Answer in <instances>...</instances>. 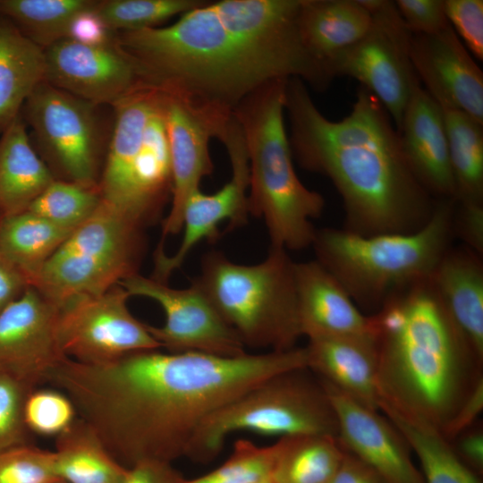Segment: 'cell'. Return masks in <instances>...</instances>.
I'll return each mask as SVG.
<instances>
[{
  "instance_id": "cell-32",
  "label": "cell",
  "mask_w": 483,
  "mask_h": 483,
  "mask_svg": "<svg viewBox=\"0 0 483 483\" xmlns=\"http://www.w3.org/2000/svg\"><path fill=\"white\" fill-rule=\"evenodd\" d=\"M442 110L454 200L462 205H483V123L460 110Z\"/></svg>"
},
{
  "instance_id": "cell-34",
  "label": "cell",
  "mask_w": 483,
  "mask_h": 483,
  "mask_svg": "<svg viewBox=\"0 0 483 483\" xmlns=\"http://www.w3.org/2000/svg\"><path fill=\"white\" fill-rule=\"evenodd\" d=\"M101 201L98 187L55 179L27 211L74 230L97 210Z\"/></svg>"
},
{
  "instance_id": "cell-21",
  "label": "cell",
  "mask_w": 483,
  "mask_h": 483,
  "mask_svg": "<svg viewBox=\"0 0 483 483\" xmlns=\"http://www.w3.org/2000/svg\"><path fill=\"white\" fill-rule=\"evenodd\" d=\"M294 280L301 335H374L371 315L318 260L294 262Z\"/></svg>"
},
{
  "instance_id": "cell-37",
  "label": "cell",
  "mask_w": 483,
  "mask_h": 483,
  "mask_svg": "<svg viewBox=\"0 0 483 483\" xmlns=\"http://www.w3.org/2000/svg\"><path fill=\"white\" fill-rule=\"evenodd\" d=\"M78 419L75 406L64 392L53 388L33 389L25 401L28 430L43 436H57Z\"/></svg>"
},
{
  "instance_id": "cell-1",
  "label": "cell",
  "mask_w": 483,
  "mask_h": 483,
  "mask_svg": "<svg viewBox=\"0 0 483 483\" xmlns=\"http://www.w3.org/2000/svg\"><path fill=\"white\" fill-rule=\"evenodd\" d=\"M307 367L305 347L238 357L153 349L98 364L66 358L46 384L69 396L78 417L129 469L185 456L216 409L276 373Z\"/></svg>"
},
{
  "instance_id": "cell-51",
  "label": "cell",
  "mask_w": 483,
  "mask_h": 483,
  "mask_svg": "<svg viewBox=\"0 0 483 483\" xmlns=\"http://www.w3.org/2000/svg\"><path fill=\"white\" fill-rule=\"evenodd\" d=\"M0 217H1V216H0Z\"/></svg>"
},
{
  "instance_id": "cell-29",
  "label": "cell",
  "mask_w": 483,
  "mask_h": 483,
  "mask_svg": "<svg viewBox=\"0 0 483 483\" xmlns=\"http://www.w3.org/2000/svg\"><path fill=\"white\" fill-rule=\"evenodd\" d=\"M53 452L57 475L67 483H123L128 473L79 417L55 437Z\"/></svg>"
},
{
  "instance_id": "cell-45",
  "label": "cell",
  "mask_w": 483,
  "mask_h": 483,
  "mask_svg": "<svg viewBox=\"0 0 483 483\" xmlns=\"http://www.w3.org/2000/svg\"><path fill=\"white\" fill-rule=\"evenodd\" d=\"M183 480L170 462L143 461L129 468L123 483H182Z\"/></svg>"
},
{
  "instance_id": "cell-35",
  "label": "cell",
  "mask_w": 483,
  "mask_h": 483,
  "mask_svg": "<svg viewBox=\"0 0 483 483\" xmlns=\"http://www.w3.org/2000/svg\"><path fill=\"white\" fill-rule=\"evenodd\" d=\"M202 0H106L97 1V11L113 32L158 27L178 14L201 4Z\"/></svg>"
},
{
  "instance_id": "cell-27",
  "label": "cell",
  "mask_w": 483,
  "mask_h": 483,
  "mask_svg": "<svg viewBox=\"0 0 483 483\" xmlns=\"http://www.w3.org/2000/svg\"><path fill=\"white\" fill-rule=\"evenodd\" d=\"M45 79V49L0 15V133Z\"/></svg>"
},
{
  "instance_id": "cell-13",
  "label": "cell",
  "mask_w": 483,
  "mask_h": 483,
  "mask_svg": "<svg viewBox=\"0 0 483 483\" xmlns=\"http://www.w3.org/2000/svg\"><path fill=\"white\" fill-rule=\"evenodd\" d=\"M129 293L119 284L106 292L75 299L60 309L58 339L64 355L98 364L160 344L129 310Z\"/></svg>"
},
{
  "instance_id": "cell-33",
  "label": "cell",
  "mask_w": 483,
  "mask_h": 483,
  "mask_svg": "<svg viewBox=\"0 0 483 483\" xmlns=\"http://www.w3.org/2000/svg\"><path fill=\"white\" fill-rule=\"evenodd\" d=\"M92 0H0V15L27 38L47 49L64 38L73 16L95 4Z\"/></svg>"
},
{
  "instance_id": "cell-12",
  "label": "cell",
  "mask_w": 483,
  "mask_h": 483,
  "mask_svg": "<svg viewBox=\"0 0 483 483\" xmlns=\"http://www.w3.org/2000/svg\"><path fill=\"white\" fill-rule=\"evenodd\" d=\"M97 106L40 83L23 107L34 135L68 182L98 187Z\"/></svg>"
},
{
  "instance_id": "cell-7",
  "label": "cell",
  "mask_w": 483,
  "mask_h": 483,
  "mask_svg": "<svg viewBox=\"0 0 483 483\" xmlns=\"http://www.w3.org/2000/svg\"><path fill=\"white\" fill-rule=\"evenodd\" d=\"M244 346L283 352L302 336L298 316L294 261L283 248L271 247L255 265L230 260L220 251L206 253L193 280Z\"/></svg>"
},
{
  "instance_id": "cell-9",
  "label": "cell",
  "mask_w": 483,
  "mask_h": 483,
  "mask_svg": "<svg viewBox=\"0 0 483 483\" xmlns=\"http://www.w3.org/2000/svg\"><path fill=\"white\" fill-rule=\"evenodd\" d=\"M142 228L102 200L46 262L32 287L59 309L106 292L138 273Z\"/></svg>"
},
{
  "instance_id": "cell-8",
  "label": "cell",
  "mask_w": 483,
  "mask_h": 483,
  "mask_svg": "<svg viewBox=\"0 0 483 483\" xmlns=\"http://www.w3.org/2000/svg\"><path fill=\"white\" fill-rule=\"evenodd\" d=\"M243 430L280 437H338V422L320 378L309 368L292 369L262 380L209 414L195 431L185 457L209 462L230 434Z\"/></svg>"
},
{
  "instance_id": "cell-2",
  "label": "cell",
  "mask_w": 483,
  "mask_h": 483,
  "mask_svg": "<svg viewBox=\"0 0 483 483\" xmlns=\"http://www.w3.org/2000/svg\"><path fill=\"white\" fill-rule=\"evenodd\" d=\"M301 0H219L165 27L121 31L116 43L148 83L176 87L233 108L275 80L299 78L318 90L332 81L303 46Z\"/></svg>"
},
{
  "instance_id": "cell-40",
  "label": "cell",
  "mask_w": 483,
  "mask_h": 483,
  "mask_svg": "<svg viewBox=\"0 0 483 483\" xmlns=\"http://www.w3.org/2000/svg\"><path fill=\"white\" fill-rule=\"evenodd\" d=\"M447 20L467 50L483 60V1L444 0Z\"/></svg>"
},
{
  "instance_id": "cell-11",
  "label": "cell",
  "mask_w": 483,
  "mask_h": 483,
  "mask_svg": "<svg viewBox=\"0 0 483 483\" xmlns=\"http://www.w3.org/2000/svg\"><path fill=\"white\" fill-rule=\"evenodd\" d=\"M159 89L172 166V205L163 221L158 245L163 247L165 237L182 231L188 198L199 189L201 179L214 171L209 141L222 136L233 109L176 87Z\"/></svg>"
},
{
  "instance_id": "cell-30",
  "label": "cell",
  "mask_w": 483,
  "mask_h": 483,
  "mask_svg": "<svg viewBox=\"0 0 483 483\" xmlns=\"http://www.w3.org/2000/svg\"><path fill=\"white\" fill-rule=\"evenodd\" d=\"M29 211L0 217V255L30 286L46 262L72 233Z\"/></svg>"
},
{
  "instance_id": "cell-23",
  "label": "cell",
  "mask_w": 483,
  "mask_h": 483,
  "mask_svg": "<svg viewBox=\"0 0 483 483\" xmlns=\"http://www.w3.org/2000/svg\"><path fill=\"white\" fill-rule=\"evenodd\" d=\"M308 368L360 404L378 410L380 389L374 335L309 338Z\"/></svg>"
},
{
  "instance_id": "cell-16",
  "label": "cell",
  "mask_w": 483,
  "mask_h": 483,
  "mask_svg": "<svg viewBox=\"0 0 483 483\" xmlns=\"http://www.w3.org/2000/svg\"><path fill=\"white\" fill-rule=\"evenodd\" d=\"M60 309L29 287L0 312V369L33 388L66 358L58 339Z\"/></svg>"
},
{
  "instance_id": "cell-5",
  "label": "cell",
  "mask_w": 483,
  "mask_h": 483,
  "mask_svg": "<svg viewBox=\"0 0 483 483\" xmlns=\"http://www.w3.org/2000/svg\"><path fill=\"white\" fill-rule=\"evenodd\" d=\"M287 80L259 87L233 114L249 160L248 213L264 220L271 247L301 250L312 245L317 229L311 220L323 213L325 199L303 185L293 167L284 123Z\"/></svg>"
},
{
  "instance_id": "cell-14",
  "label": "cell",
  "mask_w": 483,
  "mask_h": 483,
  "mask_svg": "<svg viewBox=\"0 0 483 483\" xmlns=\"http://www.w3.org/2000/svg\"><path fill=\"white\" fill-rule=\"evenodd\" d=\"M118 284L130 296L149 298L160 305L165 315L164 325L147 327L169 352H196L223 357L247 353L237 334L193 282L188 288L175 289L136 273Z\"/></svg>"
},
{
  "instance_id": "cell-19",
  "label": "cell",
  "mask_w": 483,
  "mask_h": 483,
  "mask_svg": "<svg viewBox=\"0 0 483 483\" xmlns=\"http://www.w3.org/2000/svg\"><path fill=\"white\" fill-rule=\"evenodd\" d=\"M232 178L213 194H205L200 189L188 198L183 210V235L178 250L172 256L156 250L154 271L151 278L166 283L174 271L185 261L189 253L203 239L218 234V225L229 220V227L242 226L247 220V190L250 183L248 157L244 152L229 156Z\"/></svg>"
},
{
  "instance_id": "cell-20",
  "label": "cell",
  "mask_w": 483,
  "mask_h": 483,
  "mask_svg": "<svg viewBox=\"0 0 483 483\" xmlns=\"http://www.w3.org/2000/svg\"><path fill=\"white\" fill-rule=\"evenodd\" d=\"M397 132L408 165L421 186L435 199H454L443 110L421 85L413 91Z\"/></svg>"
},
{
  "instance_id": "cell-38",
  "label": "cell",
  "mask_w": 483,
  "mask_h": 483,
  "mask_svg": "<svg viewBox=\"0 0 483 483\" xmlns=\"http://www.w3.org/2000/svg\"><path fill=\"white\" fill-rule=\"evenodd\" d=\"M60 480L53 451L27 444L0 452V483H55Z\"/></svg>"
},
{
  "instance_id": "cell-49",
  "label": "cell",
  "mask_w": 483,
  "mask_h": 483,
  "mask_svg": "<svg viewBox=\"0 0 483 483\" xmlns=\"http://www.w3.org/2000/svg\"><path fill=\"white\" fill-rule=\"evenodd\" d=\"M254 483H275V482L273 480L272 477H270V478L261 479V480L254 482Z\"/></svg>"
},
{
  "instance_id": "cell-31",
  "label": "cell",
  "mask_w": 483,
  "mask_h": 483,
  "mask_svg": "<svg viewBox=\"0 0 483 483\" xmlns=\"http://www.w3.org/2000/svg\"><path fill=\"white\" fill-rule=\"evenodd\" d=\"M275 447V483H330L345 453L338 437L326 435L282 436Z\"/></svg>"
},
{
  "instance_id": "cell-15",
  "label": "cell",
  "mask_w": 483,
  "mask_h": 483,
  "mask_svg": "<svg viewBox=\"0 0 483 483\" xmlns=\"http://www.w3.org/2000/svg\"><path fill=\"white\" fill-rule=\"evenodd\" d=\"M45 56L46 82L95 106H114L150 85L115 39L86 46L64 38L45 49Z\"/></svg>"
},
{
  "instance_id": "cell-18",
  "label": "cell",
  "mask_w": 483,
  "mask_h": 483,
  "mask_svg": "<svg viewBox=\"0 0 483 483\" xmlns=\"http://www.w3.org/2000/svg\"><path fill=\"white\" fill-rule=\"evenodd\" d=\"M320 380L337 417L338 440L346 451L387 483H424L411 460L410 446L387 418Z\"/></svg>"
},
{
  "instance_id": "cell-44",
  "label": "cell",
  "mask_w": 483,
  "mask_h": 483,
  "mask_svg": "<svg viewBox=\"0 0 483 483\" xmlns=\"http://www.w3.org/2000/svg\"><path fill=\"white\" fill-rule=\"evenodd\" d=\"M458 457L479 476L483 472V429L479 422L450 441Z\"/></svg>"
},
{
  "instance_id": "cell-36",
  "label": "cell",
  "mask_w": 483,
  "mask_h": 483,
  "mask_svg": "<svg viewBox=\"0 0 483 483\" xmlns=\"http://www.w3.org/2000/svg\"><path fill=\"white\" fill-rule=\"evenodd\" d=\"M275 444L258 446L240 438L229 458L212 471L182 483H254L271 477L275 460Z\"/></svg>"
},
{
  "instance_id": "cell-6",
  "label": "cell",
  "mask_w": 483,
  "mask_h": 483,
  "mask_svg": "<svg viewBox=\"0 0 483 483\" xmlns=\"http://www.w3.org/2000/svg\"><path fill=\"white\" fill-rule=\"evenodd\" d=\"M454 199H436L428 220L405 233L364 236L345 229L316 231L317 259L354 302L378 309L390 297L428 279L451 247Z\"/></svg>"
},
{
  "instance_id": "cell-3",
  "label": "cell",
  "mask_w": 483,
  "mask_h": 483,
  "mask_svg": "<svg viewBox=\"0 0 483 483\" xmlns=\"http://www.w3.org/2000/svg\"><path fill=\"white\" fill-rule=\"evenodd\" d=\"M284 110L292 153L304 169L331 180L343 199L345 230L405 233L428 220L436 199L413 175L392 119L372 93L360 86L350 114L334 122L293 77L286 82Z\"/></svg>"
},
{
  "instance_id": "cell-50",
  "label": "cell",
  "mask_w": 483,
  "mask_h": 483,
  "mask_svg": "<svg viewBox=\"0 0 483 483\" xmlns=\"http://www.w3.org/2000/svg\"><path fill=\"white\" fill-rule=\"evenodd\" d=\"M55 483H67V482H64V481H63V480H60V481H57V482H55Z\"/></svg>"
},
{
  "instance_id": "cell-41",
  "label": "cell",
  "mask_w": 483,
  "mask_h": 483,
  "mask_svg": "<svg viewBox=\"0 0 483 483\" xmlns=\"http://www.w3.org/2000/svg\"><path fill=\"white\" fill-rule=\"evenodd\" d=\"M394 4L411 34H435L450 25L444 0H397Z\"/></svg>"
},
{
  "instance_id": "cell-48",
  "label": "cell",
  "mask_w": 483,
  "mask_h": 483,
  "mask_svg": "<svg viewBox=\"0 0 483 483\" xmlns=\"http://www.w3.org/2000/svg\"><path fill=\"white\" fill-rule=\"evenodd\" d=\"M29 287L30 285L26 277L0 255V312Z\"/></svg>"
},
{
  "instance_id": "cell-39",
  "label": "cell",
  "mask_w": 483,
  "mask_h": 483,
  "mask_svg": "<svg viewBox=\"0 0 483 483\" xmlns=\"http://www.w3.org/2000/svg\"><path fill=\"white\" fill-rule=\"evenodd\" d=\"M33 389L0 369V452L30 444L24 405Z\"/></svg>"
},
{
  "instance_id": "cell-17",
  "label": "cell",
  "mask_w": 483,
  "mask_h": 483,
  "mask_svg": "<svg viewBox=\"0 0 483 483\" xmlns=\"http://www.w3.org/2000/svg\"><path fill=\"white\" fill-rule=\"evenodd\" d=\"M410 55L424 89L441 108L483 123V72L451 25L435 34H411Z\"/></svg>"
},
{
  "instance_id": "cell-46",
  "label": "cell",
  "mask_w": 483,
  "mask_h": 483,
  "mask_svg": "<svg viewBox=\"0 0 483 483\" xmlns=\"http://www.w3.org/2000/svg\"><path fill=\"white\" fill-rule=\"evenodd\" d=\"M483 408V379L475 386L455 417L444 430L443 435L449 441L477 422Z\"/></svg>"
},
{
  "instance_id": "cell-22",
  "label": "cell",
  "mask_w": 483,
  "mask_h": 483,
  "mask_svg": "<svg viewBox=\"0 0 483 483\" xmlns=\"http://www.w3.org/2000/svg\"><path fill=\"white\" fill-rule=\"evenodd\" d=\"M158 92L157 86H144L114 105L115 117L113 135L98 181L102 200L139 225L133 207L135 164Z\"/></svg>"
},
{
  "instance_id": "cell-10",
  "label": "cell",
  "mask_w": 483,
  "mask_h": 483,
  "mask_svg": "<svg viewBox=\"0 0 483 483\" xmlns=\"http://www.w3.org/2000/svg\"><path fill=\"white\" fill-rule=\"evenodd\" d=\"M360 1L371 15L370 28L334 56L327 69L333 79L344 75L359 80L383 105L398 131L406 106L421 85L410 55L411 33L394 1Z\"/></svg>"
},
{
  "instance_id": "cell-24",
  "label": "cell",
  "mask_w": 483,
  "mask_h": 483,
  "mask_svg": "<svg viewBox=\"0 0 483 483\" xmlns=\"http://www.w3.org/2000/svg\"><path fill=\"white\" fill-rule=\"evenodd\" d=\"M466 246L445 253L430 281L450 318L483 360V265Z\"/></svg>"
},
{
  "instance_id": "cell-25",
  "label": "cell",
  "mask_w": 483,
  "mask_h": 483,
  "mask_svg": "<svg viewBox=\"0 0 483 483\" xmlns=\"http://www.w3.org/2000/svg\"><path fill=\"white\" fill-rule=\"evenodd\" d=\"M297 21L306 50L330 75L329 61L360 40L372 18L360 0H301Z\"/></svg>"
},
{
  "instance_id": "cell-28",
  "label": "cell",
  "mask_w": 483,
  "mask_h": 483,
  "mask_svg": "<svg viewBox=\"0 0 483 483\" xmlns=\"http://www.w3.org/2000/svg\"><path fill=\"white\" fill-rule=\"evenodd\" d=\"M378 410L397 428L420 463L424 483H482L456 454L450 441L428 421L380 402Z\"/></svg>"
},
{
  "instance_id": "cell-47",
  "label": "cell",
  "mask_w": 483,
  "mask_h": 483,
  "mask_svg": "<svg viewBox=\"0 0 483 483\" xmlns=\"http://www.w3.org/2000/svg\"><path fill=\"white\" fill-rule=\"evenodd\" d=\"M330 483L387 482L374 469L345 450L342 463Z\"/></svg>"
},
{
  "instance_id": "cell-26",
  "label": "cell",
  "mask_w": 483,
  "mask_h": 483,
  "mask_svg": "<svg viewBox=\"0 0 483 483\" xmlns=\"http://www.w3.org/2000/svg\"><path fill=\"white\" fill-rule=\"evenodd\" d=\"M55 179L33 148L19 115L0 139V216L26 211Z\"/></svg>"
},
{
  "instance_id": "cell-42",
  "label": "cell",
  "mask_w": 483,
  "mask_h": 483,
  "mask_svg": "<svg viewBox=\"0 0 483 483\" xmlns=\"http://www.w3.org/2000/svg\"><path fill=\"white\" fill-rule=\"evenodd\" d=\"M97 1L77 13L72 19L66 38L86 46H103L114 39L113 32L97 11Z\"/></svg>"
},
{
  "instance_id": "cell-43",
  "label": "cell",
  "mask_w": 483,
  "mask_h": 483,
  "mask_svg": "<svg viewBox=\"0 0 483 483\" xmlns=\"http://www.w3.org/2000/svg\"><path fill=\"white\" fill-rule=\"evenodd\" d=\"M455 201V200H454ZM453 233L475 253L483 255V205H462L454 202Z\"/></svg>"
},
{
  "instance_id": "cell-4",
  "label": "cell",
  "mask_w": 483,
  "mask_h": 483,
  "mask_svg": "<svg viewBox=\"0 0 483 483\" xmlns=\"http://www.w3.org/2000/svg\"><path fill=\"white\" fill-rule=\"evenodd\" d=\"M429 278L393 295L371 317L380 401L443 433L483 379V360L450 318Z\"/></svg>"
}]
</instances>
